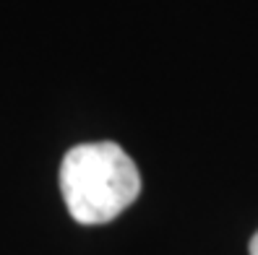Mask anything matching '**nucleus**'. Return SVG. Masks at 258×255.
<instances>
[{
	"mask_svg": "<svg viewBox=\"0 0 258 255\" xmlns=\"http://www.w3.org/2000/svg\"><path fill=\"white\" fill-rule=\"evenodd\" d=\"M60 193L68 214L86 227L117 219L139 198L136 161L112 141L73 146L60 164Z\"/></svg>",
	"mask_w": 258,
	"mask_h": 255,
	"instance_id": "f257e3e1",
	"label": "nucleus"
},
{
	"mask_svg": "<svg viewBox=\"0 0 258 255\" xmlns=\"http://www.w3.org/2000/svg\"><path fill=\"white\" fill-rule=\"evenodd\" d=\"M250 255H258V232H255L253 239H250Z\"/></svg>",
	"mask_w": 258,
	"mask_h": 255,
	"instance_id": "f03ea898",
	"label": "nucleus"
}]
</instances>
